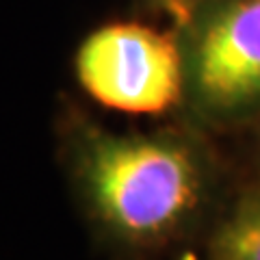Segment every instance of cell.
I'll use <instances>...</instances> for the list:
<instances>
[{
  "label": "cell",
  "mask_w": 260,
  "mask_h": 260,
  "mask_svg": "<svg viewBox=\"0 0 260 260\" xmlns=\"http://www.w3.org/2000/svg\"><path fill=\"white\" fill-rule=\"evenodd\" d=\"M169 18L176 22V26H180L189 20V15L198 9L200 5H204L206 0H154Z\"/></svg>",
  "instance_id": "5b68a950"
},
{
  "label": "cell",
  "mask_w": 260,
  "mask_h": 260,
  "mask_svg": "<svg viewBox=\"0 0 260 260\" xmlns=\"http://www.w3.org/2000/svg\"><path fill=\"white\" fill-rule=\"evenodd\" d=\"M206 260H260V186L241 193L208 239Z\"/></svg>",
  "instance_id": "277c9868"
},
{
  "label": "cell",
  "mask_w": 260,
  "mask_h": 260,
  "mask_svg": "<svg viewBox=\"0 0 260 260\" xmlns=\"http://www.w3.org/2000/svg\"><path fill=\"white\" fill-rule=\"evenodd\" d=\"M68 165L93 223L126 247L178 239L204 208L213 174L206 154L182 133H111L78 121Z\"/></svg>",
  "instance_id": "6da1fadb"
},
{
  "label": "cell",
  "mask_w": 260,
  "mask_h": 260,
  "mask_svg": "<svg viewBox=\"0 0 260 260\" xmlns=\"http://www.w3.org/2000/svg\"><path fill=\"white\" fill-rule=\"evenodd\" d=\"M76 78L107 109L130 115L167 113L184 98L180 37L139 22L104 24L78 46Z\"/></svg>",
  "instance_id": "3957f363"
},
{
  "label": "cell",
  "mask_w": 260,
  "mask_h": 260,
  "mask_svg": "<svg viewBox=\"0 0 260 260\" xmlns=\"http://www.w3.org/2000/svg\"><path fill=\"white\" fill-rule=\"evenodd\" d=\"M176 32L184 107L217 128L260 119V0H206Z\"/></svg>",
  "instance_id": "7a4b0ae2"
}]
</instances>
